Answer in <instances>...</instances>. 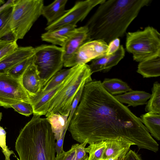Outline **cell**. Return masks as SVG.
<instances>
[{"instance_id": "6da1fadb", "label": "cell", "mask_w": 160, "mask_h": 160, "mask_svg": "<svg viewBox=\"0 0 160 160\" xmlns=\"http://www.w3.org/2000/svg\"><path fill=\"white\" fill-rule=\"evenodd\" d=\"M100 80L84 86L80 102L68 129L73 139L90 144L119 140L154 152L158 144L140 118L108 93Z\"/></svg>"}, {"instance_id": "7a4b0ae2", "label": "cell", "mask_w": 160, "mask_h": 160, "mask_svg": "<svg viewBox=\"0 0 160 160\" xmlns=\"http://www.w3.org/2000/svg\"><path fill=\"white\" fill-rule=\"evenodd\" d=\"M151 0H104L85 25L89 41L101 40L108 44L124 36L141 9Z\"/></svg>"}, {"instance_id": "3957f363", "label": "cell", "mask_w": 160, "mask_h": 160, "mask_svg": "<svg viewBox=\"0 0 160 160\" xmlns=\"http://www.w3.org/2000/svg\"><path fill=\"white\" fill-rule=\"evenodd\" d=\"M46 118L33 114L20 131L15 149L19 160H55V142Z\"/></svg>"}, {"instance_id": "277c9868", "label": "cell", "mask_w": 160, "mask_h": 160, "mask_svg": "<svg viewBox=\"0 0 160 160\" xmlns=\"http://www.w3.org/2000/svg\"><path fill=\"white\" fill-rule=\"evenodd\" d=\"M42 0H14L9 18L0 28V39L10 35L12 40L23 39L41 15Z\"/></svg>"}, {"instance_id": "5b68a950", "label": "cell", "mask_w": 160, "mask_h": 160, "mask_svg": "<svg viewBox=\"0 0 160 160\" xmlns=\"http://www.w3.org/2000/svg\"><path fill=\"white\" fill-rule=\"evenodd\" d=\"M89 65H77L72 67L65 84L51 100L46 117L52 114H69L72 101L80 88L92 80Z\"/></svg>"}, {"instance_id": "8992f818", "label": "cell", "mask_w": 160, "mask_h": 160, "mask_svg": "<svg viewBox=\"0 0 160 160\" xmlns=\"http://www.w3.org/2000/svg\"><path fill=\"white\" fill-rule=\"evenodd\" d=\"M126 47L137 62L160 56V34L150 26L142 30L128 32L126 34Z\"/></svg>"}, {"instance_id": "52a82bcc", "label": "cell", "mask_w": 160, "mask_h": 160, "mask_svg": "<svg viewBox=\"0 0 160 160\" xmlns=\"http://www.w3.org/2000/svg\"><path fill=\"white\" fill-rule=\"evenodd\" d=\"M62 48L56 45H42L34 48L33 63L41 81L42 88L63 66Z\"/></svg>"}, {"instance_id": "ba28073f", "label": "cell", "mask_w": 160, "mask_h": 160, "mask_svg": "<svg viewBox=\"0 0 160 160\" xmlns=\"http://www.w3.org/2000/svg\"><path fill=\"white\" fill-rule=\"evenodd\" d=\"M21 102L30 103V96L20 80L8 73L0 74V106L11 108V105Z\"/></svg>"}, {"instance_id": "9c48e42d", "label": "cell", "mask_w": 160, "mask_h": 160, "mask_svg": "<svg viewBox=\"0 0 160 160\" xmlns=\"http://www.w3.org/2000/svg\"><path fill=\"white\" fill-rule=\"evenodd\" d=\"M104 0H87L78 1L70 9L57 20L47 25L45 30L48 31L68 25H76L79 21L84 20L91 10Z\"/></svg>"}, {"instance_id": "30bf717a", "label": "cell", "mask_w": 160, "mask_h": 160, "mask_svg": "<svg viewBox=\"0 0 160 160\" xmlns=\"http://www.w3.org/2000/svg\"><path fill=\"white\" fill-rule=\"evenodd\" d=\"M108 48V44L102 40L88 41L81 46L72 58L63 66L72 67L78 64H86L106 54Z\"/></svg>"}, {"instance_id": "8fae6325", "label": "cell", "mask_w": 160, "mask_h": 160, "mask_svg": "<svg viewBox=\"0 0 160 160\" xmlns=\"http://www.w3.org/2000/svg\"><path fill=\"white\" fill-rule=\"evenodd\" d=\"M88 41V30L86 25L77 28L75 32L62 47L63 65L74 56L80 48Z\"/></svg>"}, {"instance_id": "7c38bea8", "label": "cell", "mask_w": 160, "mask_h": 160, "mask_svg": "<svg viewBox=\"0 0 160 160\" xmlns=\"http://www.w3.org/2000/svg\"><path fill=\"white\" fill-rule=\"evenodd\" d=\"M34 54L32 46L18 47L0 61V74L8 73L16 65Z\"/></svg>"}, {"instance_id": "4fadbf2b", "label": "cell", "mask_w": 160, "mask_h": 160, "mask_svg": "<svg viewBox=\"0 0 160 160\" xmlns=\"http://www.w3.org/2000/svg\"><path fill=\"white\" fill-rule=\"evenodd\" d=\"M67 78L50 91L44 92H39L35 96L30 97V103L33 108V114L40 116L46 115L48 109L50 101L65 84Z\"/></svg>"}, {"instance_id": "5bb4252c", "label": "cell", "mask_w": 160, "mask_h": 160, "mask_svg": "<svg viewBox=\"0 0 160 160\" xmlns=\"http://www.w3.org/2000/svg\"><path fill=\"white\" fill-rule=\"evenodd\" d=\"M20 81L22 87L30 97L35 96L42 89L41 79L33 63L27 68Z\"/></svg>"}, {"instance_id": "9a60e30c", "label": "cell", "mask_w": 160, "mask_h": 160, "mask_svg": "<svg viewBox=\"0 0 160 160\" xmlns=\"http://www.w3.org/2000/svg\"><path fill=\"white\" fill-rule=\"evenodd\" d=\"M76 27L74 25H66L47 31L42 34L41 39L43 41L62 47L76 31Z\"/></svg>"}, {"instance_id": "2e32d148", "label": "cell", "mask_w": 160, "mask_h": 160, "mask_svg": "<svg viewBox=\"0 0 160 160\" xmlns=\"http://www.w3.org/2000/svg\"><path fill=\"white\" fill-rule=\"evenodd\" d=\"M151 94L144 91L133 90L123 94L114 96L116 99L122 103L128 104V106L136 107L146 104Z\"/></svg>"}, {"instance_id": "e0dca14e", "label": "cell", "mask_w": 160, "mask_h": 160, "mask_svg": "<svg viewBox=\"0 0 160 160\" xmlns=\"http://www.w3.org/2000/svg\"><path fill=\"white\" fill-rule=\"evenodd\" d=\"M67 0H55L50 4L43 5L41 15L47 20V26L60 18L66 12L65 6Z\"/></svg>"}, {"instance_id": "ac0fdd59", "label": "cell", "mask_w": 160, "mask_h": 160, "mask_svg": "<svg viewBox=\"0 0 160 160\" xmlns=\"http://www.w3.org/2000/svg\"><path fill=\"white\" fill-rule=\"evenodd\" d=\"M106 142L107 147L102 160H107L111 158H119L126 154L131 146L134 145L129 142L119 140Z\"/></svg>"}, {"instance_id": "d6986e66", "label": "cell", "mask_w": 160, "mask_h": 160, "mask_svg": "<svg viewBox=\"0 0 160 160\" xmlns=\"http://www.w3.org/2000/svg\"><path fill=\"white\" fill-rule=\"evenodd\" d=\"M137 72L143 78L160 76V56H157L140 62Z\"/></svg>"}, {"instance_id": "ffe728a7", "label": "cell", "mask_w": 160, "mask_h": 160, "mask_svg": "<svg viewBox=\"0 0 160 160\" xmlns=\"http://www.w3.org/2000/svg\"><path fill=\"white\" fill-rule=\"evenodd\" d=\"M140 119L152 136L159 141L160 114L147 112L141 115Z\"/></svg>"}, {"instance_id": "44dd1931", "label": "cell", "mask_w": 160, "mask_h": 160, "mask_svg": "<svg viewBox=\"0 0 160 160\" xmlns=\"http://www.w3.org/2000/svg\"><path fill=\"white\" fill-rule=\"evenodd\" d=\"M69 115V114L62 115L59 113H56L46 118L57 141L60 138L64 130H68L67 126Z\"/></svg>"}, {"instance_id": "7402d4cb", "label": "cell", "mask_w": 160, "mask_h": 160, "mask_svg": "<svg viewBox=\"0 0 160 160\" xmlns=\"http://www.w3.org/2000/svg\"><path fill=\"white\" fill-rule=\"evenodd\" d=\"M101 83L104 89L114 96L132 90L127 83L118 78H105Z\"/></svg>"}, {"instance_id": "603a6c76", "label": "cell", "mask_w": 160, "mask_h": 160, "mask_svg": "<svg viewBox=\"0 0 160 160\" xmlns=\"http://www.w3.org/2000/svg\"><path fill=\"white\" fill-rule=\"evenodd\" d=\"M152 93L145 108L146 112L160 114V84L155 82L152 89Z\"/></svg>"}, {"instance_id": "cb8c5ba5", "label": "cell", "mask_w": 160, "mask_h": 160, "mask_svg": "<svg viewBox=\"0 0 160 160\" xmlns=\"http://www.w3.org/2000/svg\"><path fill=\"white\" fill-rule=\"evenodd\" d=\"M106 141H101L89 144L85 148L89 154L88 160H102L106 148Z\"/></svg>"}, {"instance_id": "d4e9b609", "label": "cell", "mask_w": 160, "mask_h": 160, "mask_svg": "<svg viewBox=\"0 0 160 160\" xmlns=\"http://www.w3.org/2000/svg\"><path fill=\"white\" fill-rule=\"evenodd\" d=\"M71 70L72 67L69 69H61L57 72L49 80L39 92H47L56 87L66 79Z\"/></svg>"}, {"instance_id": "484cf974", "label": "cell", "mask_w": 160, "mask_h": 160, "mask_svg": "<svg viewBox=\"0 0 160 160\" xmlns=\"http://www.w3.org/2000/svg\"><path fill=\"white\" fill-rule=\"evenodd\" d=\"M34 54L16 65L8 72L13 78L20 80L28 66L33 62Z\"/></svg>"}, {"instance_id": "4316f807", "label": "cell", "mask_w": 160, "mask_h": 160, "mask_svg": "<svg viewBox=\"0 0 160 160\" xmlns=\"http://www.w3.org/2000/svg\"><path fill=\"white\" fill-rule=\"evenodd\" d=\"M125 51L122 45H120L118 49L112 55L109 56L103 72L109 71L112 68L116 65L125 56Z\"/></svg>"}, {"instance_id": "83f0119b", "label": "cell", "mask_w": 160, "mask_h": 160, "mask_svg": "<svg viewBox=\"0 0 160 160\" xmlns=\"http://www.w3.org/2000/svg\"><path fill=\"white\" fill-rule=\"evenodd\" d=\"M18 46L17 41L6 39H0V61L13 52Z\"/></svg>"}, {"instance_id": "f1b7e54d", "label": "cell", "mask_w": 160, "mask_h": 160, "mask_svg": "<svg viewBox=\"0 0 160 160\" xmlns=\"http://www.w3.org/2000/svg\"><path fill=\"white\" fill-rule=\"evenodd\" d=\"M2 116V112H0V122ZM6 132L5 130L0 125V148L5 157V160H10L11 155L14 153L13 151L9 150L6 145Z\"/></svg>"}, {"instance_id": "f546056e", "label": "cell", "mask_w": 160, "mask_h": 160, "mask_svg": "<svg viewBox=\"0 0 160 160\" xmlns=\"http://www.w3.org/2000/svg\"><path fill=\"white\" fill-rule=\"evenodd\" d=\"M109 56L105 54L92 61L91 64L89 66L92 74L104 70Z\"/></svg>"}, {"instance_id": "4dcf8cb0", "label": "cell", "mask_w": 160, "mask_h": 160, "mask_svg": "<svg viewBox=\"0 0 160 160\" xmlns=\"http://www.w3.org/2000/svg\"><path fill=\"white\" fill-rule=\"evenodd\" d=\"M13 108L19 113L28 117L33 114V108L32 104L25 102H18L11 105Z\"/></svg>"}, {"instance_id": "1f68e13d", "label": "cell", "mask_w": 160, "mask_h": 160, "mask_svg": "<svg viewBox=\"0 0 160 160\" xmlns=\"http://www.w3.org/2000/svg\"><path fill=\"white\" fill-rule=\"evenodd\" d=\"M84 86V85L80 88L75 97L72 103L70 112L68 119L67 126V128L68 129L74 113L80 100Z\"/></svg>"}, {"instance_id": "d6a6232c", "label": "cell", "mask_w": 160, "mask_h": 160, "mask_svg": "<svg viewBox=\"0 0 160 160\" xmlns=\"http://www.w3.org/2000/svg\"><path fill=\"white\" fill-rule=\"evenodd\" d=\"M87 143L86 140L80 144H74L76 151V160H84L88 156L85 150V146Z\"/></svg>"}, {"instance_id": "836d02e7", "label": "cell", "mask_w": 160, "mask_h": 160, "mask_svg": "<svg viewBox=\"0 0 160 160\" xmlns=\"http://www.w3.org/2000/svg\"><path fill=\"white\" fill-rule=\"evenodd\" d=\"M76 148L73 144L68 151H64L59 155H56L55 160H72L76 155Z\"/></svg>"}, {"instance_id": "e575fe53", "label": "cell", "mask_w": 160, "mask_h": 160, "mask_svg": "<svg viewBox=\"0 0 160 160\" xmlns=\"http://www.w3.org/2000/svg\"><path fill=\"white\" fill-rule=\"evenodd\" d=\"M120 46V40L119 38H116L110 42L108 44V48L106 55L109 56L119 48Z\"/></svg>"}, {"instance_id": "d590c367", "label": "cell", "mask_w": 160, "mask_h": 160, "mask_svg": "<svg viewBox=\"0 0 160 160\" xmlns=\"http://www.w3.org/2000/svg\"><path fill=\"white\" fill-rule=\"evenodd\" d=\"M13 4L7 7L0 12V28L10 16L12 9Z\"/></svg>"}, {"instance_id": "8d00e7d4", "label": "cell", "mask_w": 160, "mask_h": 160, "mask_svg": "<svg viewBox=\"0 0 160 160\" xmlns=\"http://www.w3.org/2000/svg\"><path fill=\"white\" fill-rule=\"evenodd\" d=\"M118 160H143L139 155L135 151L129 149L122 156L119 157Z\"/></svg>"}, {"instance_id": "74e56055", "label": "cell", "mask_w": 160, "mask_h": 160, "mask_svg": "<svg viewBox=\"0 0 160 160\" xmlns=\"http://www.w3.org/2000/svg\"><path fill=\"white\" fill-rule=\"evenodd\" d=\"M67 130L65 129L63 132L60 139L55 142V150L56 155H59L64 152L63 146L65 133Z\"/></svg>"}, {"instance_id": "f35d334b", "label": "cell", "mask_w": 160, "mask_h": 160, "mask_svg": "<svg viewBox=\"0 0 160 160\" xmlns=\"http://www.w3.org/2000/svg\"><path fill=\"white\" fill-rule=\"evenodd\" d=\"M14 0H9L0 7V12L8 6L13 4Z\"/></svg>"}, {"instance_id": "ab89813d", "label": "cell", "mask_w": 160, "mask_h": 160, "mask_svg": "<svg viewBox=\"0 0 160 160\" xmlns=\"http://www.w3.org/2000/svg\"><path fill=\"white\" fill-rule=\"evenodd\" d=\"M119 157H116L114 158H109L107 160H118V159L119 158Z\"/></svg>"}, {"instance_id": "60d3db41", "label": "cell", "mask_w": 160, "mask_h": 160, "mask_svg": "<svg viewBox=\"0 0 160 160\" xmlns=\"http://www.w3.org/2000/svg\"><path fill=\"white\" fill-rule=\"evenodd\" d=\"M5 2L3 0H0V5H3L5 3Z\"/></svg>"}, {"instance_id": "b9f144b4", "label": "cell", "mask_w": 160, "mask_h": 160, "mask_svg": "<svg viewBox=\"0 0 160 160\" xmlns=\"http://www.w3.org/2000/svg\"><path fill=\"white\" fill-rule=\"evenodd\" d=\"M88 155L84 160H88Z\"/></svg>"}]
</instances>
